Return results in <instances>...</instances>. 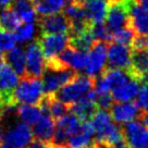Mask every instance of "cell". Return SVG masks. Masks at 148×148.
Wrapping results in <instances>:
<instances>
[{
	"mask_svg": "<svg viewBox=\"0 0 148 148\" xmlns=\"http://www.w3.org/2000/svg\"><path fill=\"white\" fill-rule=\"evenodd\" d=\"M89 121L94 127L95 143H107L116 147L124 142L122 127L112 122V118L107 110L97 109Z\"/></svg>",
	"mask_w": 148,
	"mask_h": 148,
	"instance_id": "cell-1",
	"label": "cell"
},
{
	"mask_svg": "<svg viewBox=\"0 0 148 148\" xmlns=\"http://www.w3.org/2000/svg\"><path fill=\"white\" fill-rule=\"evenodd\" d=\"M76 74V71L60 64L55 58L46 60L45 69L42 74L44 94H55L59 88L70 83Z\"/></svg>",
	"mask_w": 148,
	"mask_h": 148,
	"instance_id": "cell-2",
	"label": "cell"
},
{
	"mask_svg": "<svg viewBox=\"0 0 148 148\" xmlns=\"http://www.w3.org/2000/svg\"><path fill=\"white\" fill-rule=\"evenodd\" d=\"M44 96L42 82L39 77L23 75L20 77L12 94L13 102L16 105H38Z\"/></svg>",
	"mask_w": 148,
	"mask_h": 148,
	"instance_id": "cell-3",
	"label": "cell"
},
{
	"mask_svg": "<svg viewBox=\"0 0 148 148\" xmlns=\"http://www.w3.org/2000/svg\"><path fill=\"white\" fill-rule=\"evenodd\" d=\"M94 87V77L89 75H79L76 74L70 83L65 84L62 88H59L53 94L57 99L64 102L66 105L71 106L73 102L79 100L81 97L86 95L88 92H90Z\"/></svg>",
	"mask_w": 148,
	"mask_h": 148,
	"instance_id": "cell-4",
	"label": "cell"
},
{
	"mask_svg": "<svg viewBox=\"0 0 148 148\" xmlns=\"http://www.w3.org/2000/svg\"><path fill=\"white\" fill-rule=\"evenodd\" d=\"M130 0H109L105 25L111 34L130 25Z\"/></svg>",
	"mask_w": 148,
	"mask_h": 148,
	"instance_id": "cell-5",
	"label": "cell"
},
{
	"mask_svg": "<svg viewBox=\"0 0 148 148\" xmlns=\"http://www.w3.org/2000/svg\"><path fill=\"white\" fill-rule=\"evenodd\" d=\"M107 49H108L107 42L95 40L90 49L87 51V59L85 65L87 75L95 77L106 69Z\"/></svg>",
	"mask_w": 148,
	"mask_h": 148,
	"instance_id": "cell-6",
	"label": "cell"
},
{
	"mask_svg": "<svg viewBox=\"0 0 148 148\" xmlns=\"http://www.w3.org/2000/svg\"><path fill=\"white\" fill-rule=\"evenodd\" d=\"M40 46L42 55L46 60L55 58L59 52L70 45V36L65 33L58 34H42L37 39Z\"/></svg>",
	"mask_w": 148,
	"mask_h": 148,
	"instance_id": "cell-7",
	"label": "cell"
},
{
	"mask_svg": "<svg viewBox=\"0 0 148 148\" xmlns=\"http://www.w3.org/2000/svg\"><path fill=\"white\" fill-rule=\"evenodd\" d=\"M18 81L20 77L15 71L0 56V95L5 105L14 103L12 94Z\"/></svg>",
	"mask_w": 148,
	"mask_h": 148,
	"instance_id": "cell-8",
	"label": "cell"
},
{
	"mask_svg": "<svg viewBox=\"0 0 148 148\" xmlns=\"http://www.w3.org/2000/svg\"><path fill=\"white\" fill-rule=\"evenodd\" d=\"M125 144L131 148H148V127L139 121H130L122 127Z\"/></svg>",
	"mask_w": 148,
	"mask_h": 148,
	"instance_id": "cell-9",
	"label": "cell"
},
{
	"mask_svg": "<svg viewBox=\"0 0 148 148\" xmlns=\"http://www.w3.org/2000/svg\"><path fill=\"white\" fill-rule=\"evenodd\" d=\"M25 52V75L32 77H40L45 69V57L37 40L28 44Z\"/></svg>",
	"mask_w": 148,
	"mask_h": 148,
	"instance_id": "cell-10",
	"label": "cell"
},
{
	"mask_svg": "<svg viewBox=\"0 0 148 148\" xmlns=\"http://www.w3.org/2000/svg\"><path fill=\"white\" fill-rule=\"evenodd\" d=\"M132 58V47L112 42L107 49V62L112 69L130 70Z\"/></svg>",
	"mask_w": 148,
	"mask_h": 148,
	"instance_id": "cell-11",
	"label": "cell"
},
{
	"mask_svg": "<svg viewBox=\"0 0 148 148\" xmlns=\"http://www.w3.org/2000/svg\"><path fill=\"white\" fill-rule=\"evenodd\" d=\"M37 22L42 34H58V33L69 34L71 28L66 16L59 12L42 15L37 20Z\"/></svg>",
	"mask_w": 148,
	"mask_h": 148,
	"instance_id": "cell-12",
	"label": "cell"
},
{
	"mask_svg": "<svg viewBox=\"0 0 148 148\" xmlns=\"http://www.w3.org/2000/svg\"><path fill=\"white\" fill-rule=\"evenodd\" d=\"M33 140V133L29 125L20 122L11 126L5 133L2 142H5L15 148H26Z\"/></svg>",
	"mask_w": 148,
	"mask_h": 148,
	"instance_id": "cell-13",
	"label": "cell"
},
{
	"mask_svg": "<svg viewBox=\"0 0 148 148\" xmlns=\"http://www.w3.org/2000/svg\"><path fill=\"white\" fill-rule=\"evenodd\" d=\"M96 98L97 94L92 89L83 97L79 98V100L73 102L70 106V111H72V113L75 114L81 121H89L98 109Z\"/></svg>",
	"mask_w": 148,
	"mask_h": 148,
	"instance_id": "cell-14",
	"label": "cell"
},
{
	"mask_svg": "<svg viewBox=\"0 0 148 148\" xmlns=\"http://www.w3.org/2000/svg\"><path fill=\"white\" fill-rule=\"evenodd\" d=\"M55 59L60 64L68 66L74 71H81L85 69L86 65V59H87V53L84 51L77 50L72 46H68L63 50L59 52L55 57Z\"/></svg>",
	"mask_w": 148,
	"mask_h": 148,
	"instance_id": "cell-15",
	"label": "cell"
},
{
	"mask_svg": "<svg viewBox=\"0 0 148 148\" xmlns=\"http://www.w3.org/2000/svg\"><path fill=\"white\" fill-rule=\"evenodd\" d=\"M140 109L136 102H118L110 108V116L118 124H125L130 121L137 119L140 114Z\"/></svg>",
	"mask_w": 148,
	"mask_h": 148,
	"instance_id": "cell-16",
	"label": "cell"
},
{
	"mask_svg": "<svg viewBox=\"0 0 148 148\" xmlns=\"http://www.w3.org/2000/svg\"><path fill=\"white\" fill-rule=\"evenodd\" d=\"M130 26L136 35L148 34V11L137 5L135 0H130Z\"/></svg>",
	"mask_w": 148,
	"mask_h": 148,
	"instance_id": "cell-17",
	"label": "cell"
},
{
	"mask_svg": "<svg viewBox=\"0 0 148 148\" xmlns=\"http://www.w3.org/2000/svg\"><path fill=\"white\" fill-rule=\"evenodd\" d=\"M140 83H142V79L133 75L131 79H127L123 84L112 88L111 95H112L113 100L116 102H126L134 100L137 96Z\"/></svg>",
	"mask_w": 148,
	"mask_h": 148,
	"instance_id": "cell-18",
	"label": "cell"
},
{
	"mask_svg": "<svg viewBox=\"0 0 148 148\" xmlns=\"http://www.w3.org/2000/svg\"><path fill=\"white\" fill-rule=\"evenodd\" d=\"M33 125H34L32 130L33 136L36 139L50 143L56 126L55 121L50 116V114L42 113L40 118Z\"/></svg>",
	"mask_w": 148,
	"mask_h": 148,
	"instance_id": "cell-19",
	"label": "cell"
},
{
	"mask_svg": "<svg viewBox=\"0 0 148 148\" xmlns=\"http://www.w3.org/2000/svg\"><path fill=\"white\" fill-rule=\"evenodd\" d=\"M94 127L90 121H83L81 130L68 138V148H84L94 143Z\"/></svg>",
	"mask_w": 148,
	"mask_h": 148,
	"instance_id": "cell-20",
	"label": "cell"
},
{
	"mask_svg": "<svg viewBox=\"0 0 148 148\" xmlns=\"http://www.w3.org/2000/svg\"><path fill=\"white\" fill-rule=\"evenodd\" d=\"M109 0H87L83 3L85 13L92 24L105 22Z\"/></svg>",
	"mask_w": 148,
	"mask_h": 148,
	"instance_id": "cell-21",
	"label": "cell"
},
{
	"mask_svg": "<svg viewBox=\"0 0 148 148\" xmlns=\"http://www.w3.org/2000/svg\"><path fill=\"white\" fill-rule=\"evenodd\" d=\"M2 59L15 71V73L23 76L25 75V52L21 47H13L12 49L5 51V53L0 55Z\"/></svg>",
	"mask_w": 148,
	"mask_h": 148,
	"instance_id": "cell-22",
	"label": "cell"
},
{
	"mask_svg": "<svg viewBox=\"0 0 148 148\" xmlns=\"http://www.w3.org/2000/svg\"><path fill=\"white\" fill-rule=\"evenodd\" d=\"M74 0H32L34 9L40 15L58 13Z\"/></svg>",
	"mask_w": 148,
	"mask_h": 148,
	"instance_id": "cell-23",
	"label": "cell"
},
{
	"mask_svg": "<svg viewBox=\"0 0 148 148\" xmlns=\"http://www.w3.org/2000/svg\"><path fill=\"white\" fill-rule=\"evenodd\" d=\"M22 20L14 11L12 5L5 7L0 11V28L5 32H14L21 25Z\"/></svg>",
	"mask_w": 148,
	"mask_h": 148,
	"instance_id": "cell-24",
	"label": "cell"
},
{
	"mask_svg": "<svg viewBox=\"0 0 148 148\" xmlns=\"http://www.w3.org/2000/svg\"><path fill=\"white\" fill-rule=\"evenodd\" d=\"M12 8L18 13L22 22H34L36 18V11L34 9L32 0H14Z\"/></svg>",
	"mask_w": 148,
	"mask_h": 148,
	"instance_id": "cell-25",
	"label": "cell"
},
{
	"mask_svg": "<svg viewBox=\"0 0 148 148\" xmlns=\"http://www.w3.org/2000/svg\"><path fill=\"white\" fill-rule=\"evenodd\" d=\"M47 100V109L48 113L53 120H58L65 116L70 111V106L64 102L60 101L59 99L53 96V94H44Z\"/></svg>",
	"mask_w": 148,
	"mask_h": 148,
	"instance_id": "cell-26",
	"label": "cell"
},
{
	"mask_svg": "<svg viewBox=\"0 0 148 148\" xmlns=\"http://www.w3.org/2000/svg\"><path fill=\"white\" fill-rule=\"evenodd\" d=\"M56 126L59 127L60 130H62L68 136H71V135L77 133L81 130L82 122L73 113H70V114L66 113L65 116H63L62 118L57 120Z\"/></svg>",
	"mask_w": 148,
	"mask_h": 148,
	"instance_id": "cell-27",
	"label": "cell"
},
{
	"mask_svg": "<svg viewBox=\"0 0 148 148\" xmlns=\"http://www.w3.org/2000/svg\"><path fill=\"white\" fill-rule=\"evenodd\" d=\"M16 116L28 125H33L40 116L42 111L38 105H20L18 106Z\"/></svg>",
	"mask_w": 148,
	"mask_h": 148,
	"instance_id": "cell-28",
	"label": "cell"
},
{
	"mask_svg": "<svg viewBox=\"0 0 148 148\" xmlns=\"http://www.w3.org/2000/svg\"><path fill=\"white\" fill-rule=\"evenodd\" d=\"M94 42H95V39L90 33V28L79 35L70 36V46L84 52H87Z\"/></svg>",
	"mask_w": 148,
	"mask_h": 148,
	"instance_id": "cell-29",
	"label": "cell"
},
{
	"mask_svg": "<svg viewBox=\"0 0 148 148\" xmlns=\"http://www.w3.org/2000/svg\"><path fill=\"white\" fill-rule=\"evenodd\" d=\"M35 34V25L33 22H25L24 25H20L15 31H14L13 36L15 38V42L20 44L27 42L34 37Z\"/></svg>",
	"mask_w": 148,
	"mask_h": 148,
	"instance_id": "cell-30",
	"label": "cell"
},
{
	"mask_svg": "<svg viewBox=\"0 0 148 148\" xmlns=\"http://www.w3.org/2000/svg\"><path fill=\"white\" fill-rule=\"evenodd\" d=\"M135 36H136V34H135L134 29L130 25H127V26L113 33L112 37H111V40L118 42V44L125 45V46H132V42L134 40Z\"/></svg>",
	"mask_w": 148,
	"mask_h": 148,
	"instance_id": "cell-31",
	"label": "cell"
},
{
	"mask_svg": "<svg viewBox=\"0 0 148 148\" xmlns=\"http://www.w3.org/2000/svg\"><path fill=\"white\" fill-rule=\"evenodd\" d=\"M90 33L95 40L99 42H110L112 34L109 32L105 23H94L90 25Z\"/></svg>",
	"mask_w": 148,
	"mask_h": 148,
	"instance_id": "cell-32",
	"label": "cell"
},
{
	"mask_svg": "<svg viewBox=\"0 0 148 148\" xmlns=\"http://www.w3.org/2000/svg\"><path fill=\"white\" fill-rule=\"evenodd\" d=\"M15 44V38L13 34L5 32L0 28V55L5 53V51L12 49Z\"/></svg>",
	"mask_w": 148,
	"mask_h": 148,
	"instance_id": "cell-33",
	"label": "cell"
},
{
	"mask_svg": "<svg viewBox=\"0 0 148 148\" xmlns=\"http://www.w3.org/2000/svg\"><path fill=\"white\" fill-rule=\"evenodd\" d=\"M137 102L140 111H147L148 112V82H145L143 85L139 86L138 92H137Z\"/></svg>",
	"mask_w": 148,
	"mask_h": 148,
	"instance_id": "cell-34",
	"label": "cell"
},
{
	"mask_svg": "<svg viewBox=\"0 0 148 148\" xmlns=\"http://www.w3.org/2000/svg\"><path fill=\"white\" fill-rule=\"evenodd\" d=\"M113 98L110 92H102V94H97V98H96V103L99 109L102 110H108L110 109L111 106L113 105Z\"/></svg>",
	"mask_w": 148,
	"mask_h": 148,
	"instance_id": "cell-35",
	"label": "cell"
},
{
	"mask_svg": "<svg viewBox=\"0 0 148 148\" xmlns=\"http://www.w3.org/2000/svg\"><path fill=\"white\" fill-rule=\"evenodd\" d=\"M133 49H146L148 50V34L147 35H137L132 42Z\"/></svg>",
	"mask_w": 148,
	"mask_h": 148,
	"instance_id": "cell-36",
	"label": "cell"
},
{
	"mask_svg": "<svg viewBox=\"0 0 148 148\" xmlns=\"http://www.w3.org/2000/svg\"><path fill=\"white\" fill-rule=\"evenodd\" d=\"M26 148H53L51 143H47V142H42L39 139H34L31 143L28 144Z\"/></svg>",
	"mask_w": 148,
	"mask_h": 148,
	"instance_id": "cell-37",
	"label": "cell"
},
{
	"mask_svg": "<svg viewBox=\"0 0 148 148\" xmlns=\"http://www.w3.org/2000/svg\"><path fill=\"white\" fill-rule=\"evenodd\" d=\"M137 119H138L139 122H140L144 126L148 127V112L147 111H142Z\"/></svg>",
	"mask_w": 148,
	"mask_h": 148,
	"instance_id": "cell-38",
	"label": "cell"
},
{
	"mask_svg": "<svg viewBox=\"0 0 148 148\" xmlns=\"http://www.w3.org/2000/svg\"><path fill=\"white\" fill-rule=\"evenodd\" d=\"M135 1H136V0H135ZM136 2H137V5H138L139 7H142L143 9L148 11V0H137Z\"/></svg>",
	"mask_w": 148,
	"mask_h": 148,
	"instance_id": "cell-39",
	"label": "cell"
},
{
	"mask_svg": "<svg viewBox=\"0 0 148 148\" xmlns=\"http://www.w3.org/2000/svg\"><path fill=\"white\" fill-rule=\"evenodd\" d=\"M14 0H0V8H5V7H9L13 3Z\"/></svg>",
	"mask_w": 148,
	"mask_h": 148,
	"instance_id": "cell-40",
	"label": "cell"
},
{
	"mask_svg": "<svg viewBox=\"0 0 148 148\" xmlns=\"http://www.w3.org/2000/svg\"><path fill=\"white\" fill-rule=\"evenodd\" d=\"M3 136H5V125H3L2 120H0V144L3 139Z\"/></svg>",
	"mask_w": 148,
	"mask_h": 148,
	"instance_id": "cell-41",
	"label": "cell"
},
{
	"mask_svg": "<svg viewBox=\"0 0 148 148\" xmlns=\"http://www.w3.org/2000/svg\"><path fill=\"white\" fill-rule=\"evenodd\" d=\"M97 148H114V146H112L110 144H107V143H95Z\"/></svg>",
	"mask_w": 148,
	"mask_h": 148,
	"instance_id": "cell-42",
	"label": "cell"
},
{
	"mask_svg": "<svg viewBox=\"0 0 148 148\" xmlns=\"http://www.w3.org/2000/svg\"><path fill=\"white\" fill-rule=\"evenodd\" d=\"M114 148H131V147H130L127 144H125V142H123V143H121V144H119V145H116Z\"/></svg>",
	"mask_w": 148,
	"mask_h": 148,
	"instance_id": "cell-43",
	"label": "cell"
},
{
	"mask_svg": "<svg viewBox=\"0 0 148 148\" xmlns=\"http://www.w3.org/2000/svg\"><path fill=\"white\" fill-rule=\"evenodd\" d=\"M84 148H97V146H96V144H95V143H92V145H89V146H86V147H84Z\"/></svg>",
	"mask_w": 148,
	"mask_h": 148,
	"instance_id": "cell-44",
	"label": "cell"
},
{
	"mask_svg": "<svg viewBox=\"0 0 148 148\" xmlns=\"http://www.w3.org/2000/svg\"><path fill=\"white\" fill-rule=\"evenodd\" d=\"M53 148H68V147H53Z\"/></svg>",
	"mask_w": 148,
	"mask_h": 148,
	"instance_id": "cell-45",
	"label": "cell"
}]
</instances>
